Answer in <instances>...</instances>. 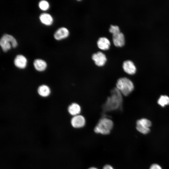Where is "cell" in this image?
Masks as SVG:
<instances>
[{
    "mask_svg": "<svg viewBox=\"0 0 169 169\" xmlns=\"http://www.w3.org/2000/svg\"><path fill=\"white\" fill-rule=\"evenodd\" d=\"M114 125V123L112 120L107 117H102L96 123L94 131L96 133L107 135L110 133Z\"/></svg>",
    "mask_w": 169,
    "mask_h": 169,
    "instance_id": "cell-1",
    "label": "cell"
},
{
    "mask_svg": "<svg viewBox=\"0 0 169 169\" xmlns=\"http://www.w3.org/2000/svg\"><path fill=\"white\" fill-rule=\"evenodd\" d=\"M115 87L123 96L129 95L133 91L134 86L132 81L125 77H122L117 80Z\"/></svg>",
    "mask_w": 169,
    "mask_h": 169,
    "instance_id": "cell-2",
    "label": "cell"
},
{
    "mask_svg": "<svg viewBox=\"0 0 169 169\" xmlns=\"http://www.w3.org/2000/svg\"><path fill=\"white\" fill-rule=\"evenodd\" d=\"M0 46L4 52L10 49L11 47L16 48L17 45V42L16 39L12 35L4 34L0 39Z\"/></svg>",
    "mask_w": 169,
    "mask_h": 169,
    "instance_id": "cell-3",
    "label": "cell"
},
{
    "mask_svg": "<svg viewBox=\"0 0 169 169\" xmlns=\"http://www.w3.org/2000/svg\"><path fill=\"white\" fill-rule=\"evenodd\" d=\"M70 124L74 128L79 129L83 127L86 123L85 117L80 114L72 116L70 119Z\"/></svg>",
    "mask_w": 169,
    "mask_h": 169,
    "instance_id": "cell-4",
    "label": "cell"
},
{
    "mask_svg": "<svg viewBox=\"0 0 169 169\" xmlns=\"http://www.w3.org/2000/svg\"><path fill=\"white\" fill-rule=\"evenodd\" d=\"M92 58L95 64L99 67L104 66L107 61L105 55L101 52L93 54Z\"/></svg>",
    "mask_w": 169,
    "mask_h": 169,
    "instance_id": "cell-5",
    "label": "cell"
},
{
    "mask_svg": "<svg viewBox=\"0 0 169 169\" xmlns=\"http://www.w3.org/2000/svg\"><path fill=\"white\" fill-rule=\"evenodd\" d=\"M122 68L126 73L131 75L135 74L136 71L135 65L134 63L130 60H125L123 62Z\"/></svg>",
    "mask_w": 169,
    "mask_h": 169,
    "instance_id": "cell-6",
    "label": "cell"
},
{
    "mask_svg": "<svg viewBox=\"0 0 169 169\" xmlns=\"http://www.w3.org/2000/svg\"><path fill=\"white\" fill-rule=\"evenodd\" d=\"M67 111L69 114L73 116L81 114L82 108L78 103L73 102L68 106Z\"/></svg>",
    "mask_w": 169,
    "mask_h": 169,
    "instance_id": "cell-7",
    "label": "cell"
},
{
    "mask_svg": "<svg viewBox=\"0 0 169 169\" xmlns=\"http://www.w3.org/2000/svg\"><path fill=\"white\" fill-rule=\"evenodd\" d=\"M112 39L115 46L117 47L123 46L125 42V37L124 34L120 32L112 35Z\"/></svg>",
    "mask_w": 169,
    "mask_h": 169,
    "instance_id": "cell-8",
    "label": "cell"
},
{
    "mask_svg": "<svg viewBox=\"0 0 169 169\" xmlns=\"http://www.w3.org/2000/svg\"><path fill=\"white\" fill-rule=\"evenodd\" d=\"M27 63V60L26 58L21 54L17 55L14 61L15 66L17 68L21 69H23L26 67Z\"/></svg>",
    "mask_w": 169,
    "mask_h": 169,
    "instance_id": "cell-9",
    "label": "cell"
},
{
    "mask_svg": "<svg viewBox=\"0 0 169 169\" xmlns=\"http://www.w3.org/2000/svg\"><path fill=\"white\" fill-rule=\"evenodd\" d=\"M69 34V31L66 28L61 27L55 32L54 37L55 39L59 40L66 38Z\"/></svg>",
    "mask_w": 169,
    "mask_h": 169,
    "instance_id": "cell-10",
    "label": "cell"
},
{
    "mask_svg": "<svg viewBox=\"0 0 169 169\" xmlns=\"http://www.w3.org/2000/svg\"><path fill=\"white\" fill-rule=\"evenodd\" d=\"M97 46L98 48L102 50L108 49L110 45L109 40L106 38L103 37L100 38L97 42Z\"/></svg>",
    "mask_w": 169,
    "mask_h": 169,
    "instance_id": "cell-11",
    "label": "cell"
},
{
    "mask_svg": "<svg viewBox=\"0 0 169 169\" xmlns=\"http://www.w3.org/2000/svg\"><path fill=\"white\" fill-rule=\"evenodd\" d=\"M41 22L43 24L47 26L51 25L53 21L52 16L48 13H43L39 16Z\"/></svg>",
    "mask_w": 169,
    "mask_h": 169,
    "instance_id": "cell-12",
    "label": "cell"
},
{
    "mask_svg": "<svg viewBox=\"0 0 169 169\" xmlns=\"http://www.w3.org/2000/svg\"><path fill=\"white\" fill-rule=\"evenodd\" d=\"M33 65L35 69L39 71L44 70L47 66L46 62L43 60L40 59H35L33 62Z\"/></svg>",
    "mask_w": 169,
    "mask_h": 169,
    "instance_id": "cell-13",
    "label": "cell"
},
{
    "mask_svg": "<svg viewBox=\"0 0 169 169\" xmlns=\"http://www.w3.org/2000/svg\"><path fill=\"white\" fill-rule=\"evenodd\" d=\"M38 92L40 95L42 97H46L49 95L50 90L48 86L42 85L38 87Z\"/></svg>",
    "mask_w": 169,
    "mask_h": 169,
    "instance_id": "cell-14",
    "label": "cell"
},
{
    "mask_svg": "<svg viewBox=\"0 0 169 169\" xmlns=\"http://www.w3.org/2000/svg\"><path fill=\"white\" fill-rule=\"evenodd\" d=\"M136 123V125L146 128H150L152 125V123L151 121L145 118L137 120Z\"/></svg>",
    "mask_w": 169,
    "mask_h": 169,
    "instance_id": "cell-15",
    "label": "cell"
},
{
    "mask_svg": "<svg viewBox=\"0 0 169 169\" xmlns=\"http://www.w3.org/2000/svg\"><path fill=\"white\" fill-rule=\"evenodd\" d=\"M157 103L162 107L169 105V97L166 95H161L158 100Z\"/></svg>",
    "mask_w": 169,
    "mask_h": 169,
    "instance_id": "cell-16",
    "label": "cell"
},
{
    "mask_svg": "<svg viewBox=\"0 0 169 169\" xmlns=\"http://www.w3.org/2000/svg\"><path fill=\"white\" fill-rule=\"evenodd\" d=\"M38 6L41 10L43 11H46L49 8V5L47 1L42 0L39 2Z\"/></svg>",
    "mask_w": 169,
    "mask_h": 169,
    "instance_id": "cell-17",
    "label": "cell"
},
{
    "mask_svg": "<svg viewBox=\"0 0 169 169\" xmlns=\"http://www.w3.org/2000/svg\"><path fill=\"white\" fill-rule=\"evenodd\" d=\"M136 129L139 132L144 135L147 134L150 131L149 128L144 127L137 125L136 126Z\"/></svg>",
    "mask_w": 169,
    "mask_h": 169,
    "instance_id": "cell-18",
    "label": "cell"
},
{
    "mask_svg": "<svg viewBox=\"0 0 169 169\" xmlns=\"http://www.w3.org/2000/svg\"><path fill=\"white\" fill-rule=\"evenodd\" d=\"M109 32L112 35H115L120 32L119 27L117 25H111L109 29Z\"/></svg>",
    "mask_w": 169,
    "mask_h": 169,
    "instance_id": "cell-19",
    "label": "cell"
},
{
    "mask_svg": "<svg viewBox=\"0 0 169 169\" xmlns=\"http://www.w3.org/2000/svg\"><path fill=\"white\" fill-rule=\"evenodd\" d=\"M149 169H163L162 167L157 163H153L150 166Z\"/></svg>",
    "mask_w": 169,
    "mask_h": 169,
    "instance_id": "cell-20",
    "label": "cell"
},
{
    "mask_svg": "<svg viewBox=\"0 0 169 169\" xmlns=\"http://www.w3.org/2000/svg\"><path fill=\"white\" fill-rule=\"evenodd\" d=\"M103 169H114L110 165H107L104 166Z\"/></svg>",
    "mask_w": 169,
    "mask_h": 169,
    "instance_id": "cell-21",
    "label": "cell"
},
{
    "mask_svg": "<svg viewBox=\"0 0 169 169\" xmlns=\"http://www.w3.org/2000/svg\"><path fill=\"white\" fill-rule=\"evenodd\" d=\"M88 169H98L94 167H90Z\"/></svg>",
    "mask_w": 169,
    "mask_h": 169,
    "instance_id": "cell-22",
    "label": "cell"
}]
</instances>
